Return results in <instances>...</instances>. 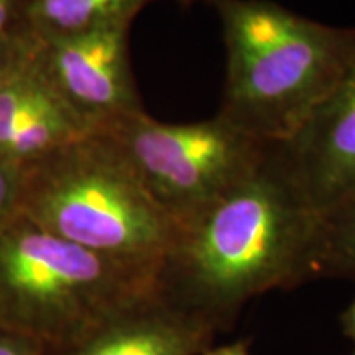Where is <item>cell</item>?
I'll return each mask as SVG.
<instances>
[{
  "instance_id": "obj_1",
  "label": "cell",
  "mask_w": 355,
  "mask_h": 355,
  "mask_svg": "<svg viewBox=\"0 0 355 355\" xmlns=\"http://www.w3.org/2000/svg\"><path fill=\"white\" fill-rule=\"evenodd\" d=\"M318 225L272 144L247 180L176 222L157 290L216 331L225 329L248 301L311 279Z\"/></svg>"
},
{
  "instance_id": "obj_2",
  "label": "cell",
  "mask_w": 355,
  "mask_h": 355,
  "mask_svg": "<svg viewBox=\"0 0 355 355\" xmlns=\"http://www.w3.org/2000/svg\"><path fill=\"white\" fill-rule=\"evenodd\" d=\"M225 43L219 115L265 144L288 141L355 58V28L309 20L270 0H207Z\"/></svg>"
},
{
  "instance_id": "obj_3",
  "label": "cell",
  "mask_w": 355,
  "mask_h": 355,
  "mask_svg": "<svg viewBox=\"0 0 355 355\" xmlns=\"http://www.w3.org/2000/svg\"><path fill=\"white\" fill-rule=\"evenodd\" d=\"M17 211L64 241L155 273L176 234V222L101 132L21 168Z\"/></svg>"
},
{
  "instance_id": "obj_4",
  "label": "cell",
  "mask_w": 355,
  "mask_h": 355,
  "mask_svg": "<svg viewBox=\"0 0 355 355\" xmlns=\"http://www.w3.org/2000/svg\"><path fill=\"white\" fill-rule=\"evenodd\" d=\"M155 288L152 270L64 241L24 212L0 222V329L46 354Z\"/></svg>"
},
{
  "instance_id": "obj_5",
  "label": "cell",
  "mask_w": 355,
  "mask_h": 355,
  "mask_svg": "<svg viewBox=\"0 0 355 355\" xmlns=\"http://www.w3.org/2000/svg\"><path fill=\"white\" fill-rule=\"evenodd\" d=\"M94 132L104 133L175 222L242 183L272 144L247 135L219 114L191 123H165L139 112Z\"/></svg>"
},
{
  "instance_id": "obj_6",
  "label": "cell",
  "mask_w": 355,
  "mask_h": 355,
  "mask_svg": "<svg viewBox=\"0 0 355 355\" xmlns=\"http://www.w3.org/2000/svg\"><path fill=\"white\" fill-rule=\"evenodd\" d=\"M130 26L35 40L33 60L53 91L94 132L144 112L128 56Z\"/></svg>"
},
{
  "instance_id": "obj_7",
  "label": "cell",
  "mask_w": 355,
  "mask_h": 355,
  "mask_svg": "<svg viewBox=\"0 0 355 355\" xmlns=\"http://www.w3.org/2000/svg\"><path fill=\"white\" fill-rule=\"evenodd\" d=\"M291 181L318 217L355 191V58L288 141L277 144Z\"/></svg>"
},
{
  "instance_id": "obj_8",
  "label": "cell",
  "mask_w": 355,
  "mask_h": 355,
  "mask_svg": "<svg viewBox=\"0 0 355 355\" xmlns=\"http://www.w3.org/2000/svg\"><path fill=\"white\" fill-rule=\"evenodd\" d=\"M216 329L157 288L123 306L66 347L46 355H201Z\"/></svg>"
},
{
  "instance_id": "obj_9",
  "label": "cell",
  "mask_w": 355,
  "mask_h": 355,
  "mask_svg": "<svg viewBox=\"0 0 355 355\" xmlns=\"http://www.w3.org/2000/svg\"><path fill=\"white\" fill-rule=\"evenodd\" d=\"M87 133L40 73L33 55L0 89V158L12 165L24 168Z\"/></svg>"
},
{
  "instance_id": "obj_10",
  "label": "cell",
  "mask_w": 355,
  "mask_h": 355,
  "mask_svg": "<svg viewBox=\"0 0 355 355\" xmlns=\"http://www.w3.org/2000/svg\"><path fill=\"white\" fill-rule=\"evenodd\" d=\"M153 0H24V28L43 42L130 26Z\"/></svg>"
},
{
  "instance_id": "obj_11",
  "label": "cell",
  "mask_w": 355,
  "mask_h": 355,
  "mask_svg": "<svg viewBox=\"0 0 355 355\" xmlns=\"http://www.w3.org/2000/svg\"><path fill=\"white\" fill-rule=\"evenodd\" d=\"M355 279V191L319 217L311 279Z\"/></svg>"
},
{
  "instance_id": "obj_12",
  "label": "cell",
  "mask_w": 355,
  "mask_h": 355,
  "mask_svg": "<svg viewBox=\"0 0 355 355\" xmlns=\"http://www.w3.org/2000/svg\"><path fill=\"white\" fill-rule=\"evenodd\" d=\"M33 48L35 40L30 35L0 44V89L17 71L28 63L33 55Z\"/></svg>"
},
{
  "instance_id": "obj_13",
  "label": "cell",
  "mask_w": 355,
  "mask_h": 355,
  "mask_svg": "<svg viewBox=\"0 0 355 355\" xmlns=\"http://www.w3.org/2000/svg\"><path fill=\"white\" fill-rule=\"evenodd\" d=\"M21 168L0 158V222L17 211Z\"/></svg>"
},
{
  "instance_id": "obj_14",
  "label": "cell",
  "mask_w": 355,
  "mask_h": 355,
  "mask_svg": "<svg viewBox=\"0 0 355 355\" xmlns=\"http://www.w3.org/2000/svg\"><path fill=\"white\" fill-rule=\"evenodd\" d=\"M24 28V0H0V44L26 37Z\"/></svg>"
},
{
  "instance_id": "obj_15",
  "label": "cell",
  "mask_w": 355,
  "mask_h": 355,
  "mask_svg": "<svg viewBox=\"0 0 355 355\" xmlns=\"http://www.w3.org/2000/svg\"><path fill=\"white\" fill-rule=\"evenodd\" d=\"M0 355H46V349L35 340L0 329Z\"/></svg>"
},
{
  "instance_id": "obj_16",
  "label": "cell",
  "mask_w": 355,
  "mask_h": 355,
  "mask_svg": "<svg viewBox=\"0 0 355 355\" xmlns=\"http://www.w3.org/2000/svg\"><path fill=\"white\" fill-rule=\"evenodd\" d=\"M340 329H343V334L349 340H352L355 345V296L340 314Z\"/></svg>"
},
{
  "instance_id": "obj_17",
  "label": "cell",
  "mask_w": 355,
  "mask_h": 355,
  "mask_svg": "<svg viewBox=\"0 0 355 355\" xmlns=\"http://www.w3.org/2000/svg\"><path fill=\"white\" fill-rule=\"evenodd\" d=\"M201 355H250L248 352V345L245 343H232L217 345V347H207Z\"/></svg>"
},
{
  "instance_id": "obj_18",
  "label": "cell",
  "mask_w": 355,
  "mask_h": 355,
  "mask_svg": "<svg viewBox=\"0 0 355 355\" xmlns=\"http://www.w3.org/2000/svg\"><path fill=\"white\" fill-rule=\"evenodd\" d=\"M176 2L181 3V6H193V3L201 2V0H176ZM202 2L207 3V0H202Z\"/></svg>"
},
{
  "instance_id": "obj_19",
  "label": "cell",
  "mask_w": 355,
  "mask_h": 355,
  "mask_svg": "<svg viewBox=\"0 0 355 355\" xmlns=\"http://www.w3.org/2000/svg\"><path fill=\"white\" fill-rule=\"evenodd\" d=\"M350 355H355V347H354V352H352V354H350Z\"/></svg>"
}]
</instances>
